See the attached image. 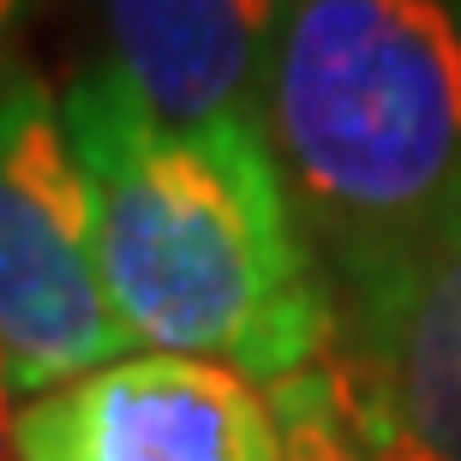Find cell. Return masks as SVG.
<instances>
[{"instance_id": "52a82bcc", "label": "cell", "mask_w": 461, "mask_h": 461, "mask_svg": "<svg viewBox=\"0 0 461 461\" xmlns=\"http://www.w3.org/2000/svg\"><path fill=\"white\" fill-rule=\"evenodd\" d=\"M270 408L282 420V461H372V426L336 348L270 384Z\"/></svg>"}, {"instance_id": "9c48e42d", "label": "cell", "mask_w": 461, "mask_h": 461, "mask_svg": "<svg viewBox=\"0 0 461 461\" xmlns=\"http://www.w3.org/2000/svg\"><path fill=\"white\" fill-rule=\"evenodd\" d=\"M13 413H18V395H13V377H6V354H0V461H18V449H13Z\"/></svg>"}, {"instance_id": "8992f818", "label": "cell", "mask_w": 461, "mask_h": 461, "mask_svg": "<svg viewBox=\"0 0 461 461\" xmlns=\"http://www.w3.org/2000/svg\"><path fill=\"white\" fill-rule=\"evenodd\" d=\"M288 0H103L108 60L162 126L258 120Z\"/></svg>"}, {"instance_id": "30bf717a", "label": "cell", "mask_w": 461, "mask_h": 461, "mask_svg": "<svg viewBox=\"0 0 461 461\" xmlns=\"http://www.w3.org/2000/svg\"><path fill=\"white\" fill-rule=\"evenodd\" d=\"M31 6H36V0H0V54H6V42H13V31L24 24Z\"/></svg>"}, {"instance_id": "277c9868", "label": "cell", "mask_w": 461, "mask_h": 461, "mask_svg": "<svg viewBox=\"0 0 461 461\" xmlns=\"http://www.w3.org/2000/svg\"><path fill=\"white\" fill-rule=\"evenodd\" d=\"M18 461H282L270 390L186 354H120L18 402Z\"/></svg>"}, {"instance_id": "6da1fadb", "label": "cell", "mask_w": 461, "mask_h": 461, "mask_svg": "<svg viewBox=\"0 0 461 461\" xmlns=\"http://www.w3.org/2000/svg\"><path fill=\"white\" fill-rule=\"evenodd\" d=\"M90 180L96 282L132 348L270 390L336 348V288L258 120L162 126L108 67L60 96Z\"/></svg>"}, {"instance_id": "5b68a950", "label": "cell", "mask_w": 461, "mask_h": 461, "mask_svg": "<svg viewBox=\"0 0 461 461\" xmlns=\"http://www.w3.org/2000/svg\"><path fill=\"white\" fill-rule=\"evenodd\" d=\"M336 359L384 431L461 461V216L336 288Z\"/></svg>"}, {"instance_id": "3957f363", "label": "cell", "mask_w": 461, "mask_h": 461, "mask_svg": "<svg viewBox=\"0 0 461 461\" xmlns=\"http://www.w3.org/2000/svg\"><path fill=\"white\" fill-rule=\"evenodd\" d=\"M126 348L96 282L90 180L60 96L0 54V354L13 395L60 390Z\"/></svg>"}, {"instance_id": "ba28073f", "label": "cell", "mask_w": 461, "mask_h": 461, "mask_svg": "<svg viewBox=\"0 0 461 461\" xmlns=\"http://www.w3.org/2000/svg\"><path fill=\"white\" fill-rule=\"evenodd\" d=\"M359 408H366V402H359ZM366 426H372V461H431L426 449H413V444H402L395 431H384L372 413H366Z\"/></svg>"}, {"instance_id": "7a4b0ae2", "label": "cell", "mask_w": 461, "mask_h": 461, "mask_svg": "<svg viewBox=\"0 0 461 461\" xmlns=\"http://www.w3.org/2000/svg\"><path fill=\"white\" fill-rule=\"evenodd\" d=\"M258 126L330 288L461 216V0H288Z\"/></svg>"}]
</instances>
